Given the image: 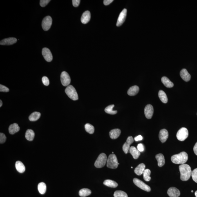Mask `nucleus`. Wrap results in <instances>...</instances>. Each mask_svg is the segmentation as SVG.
<instances>
[{
    "instance_id": "nucleus-1",
    "label": "nucleus",
    "mask_w": 197,
    "mask_h": 197,
    "mask_svg": "<svg viewBox=\"0 0 197 197\" xmlns=\"http://www.w3.org/2000/svg\"><path fill=\"white\" fill-rule=\"evenodd\" d=\"M180 173V179L183 181H186L190 179L191 176V168L186 164H181L179 167Z\"/></svg>"
},
{
    "instance_id": "nucleus-2",
    "label": "nucleus",
    "mask_w": 197,
    "mask_h": 197,
    "mask_svg": "<svg viewBox=\"0 0 197 197\" xmlns=\"http://www.w3.org/2000/svg\"><path fill=\"white\" fill-rule=\"evenodd\" d=\"M171 159L172 163L175 164H184L188 159V154L185 152H181L178 154L172 156Z\"/></svg>"
},
{
    "instance_id": "nucleus-3",
    "label": "nucleus",
    "mask_w": 197,
    "mask_h": 197,
    "mask_svg": "<svg viewBox=\"0 0 197 197\" xmlns=\"http://www.w3.org/2000/svg\"><path fill=\"white\" fill-rule=\"evenodd\" d=\"M118 163L116 156L114 154H110L107 158V166L110 169H116L118 167Z\"/></svg>"
},
{
    "instance_id": "nucleus-4",
    "label": "nucleus",
    "mask_w": 197,
    "mask_h": 197,
    "mask_svg": "<svg viewBox=\"0 0 197 197\" xmlns=\"http://www.w3.org/2000/svg\"><path fill=\"white\" fill-rule=\"evenodd\" d=\"M65 92L70 99L73 100H78V94L75 88L72 86H67L65 90Z\"/></svg>"
},
{
    "instance_id": "nucleus-5",
    "label": "nucleus",
    "mask_w": 197,
    "mask_h": 197,
    "mask_svg": "<svg viewBox=\"0 0 197 197\" xmlns=\"http://www.w3.org/2000/svg\"><path fill=\"white\" fill-rule=\"evenodd\" d=\"M107 157L106 154L102 153L99 155L95 163V166L97 168H101L104 167L107 162Z\"/></svg>"
},
{
    "instance_id": "nucleus-6",
    "label": "nucleus",
    "mask_w": 197,
    "mask_h": 197,
    "mask_svg": "<svg viewBox=\"0 0 197 197\" xmlns=\"http://www.w3.org/2000/svg\"><path fill=\"white\" fill-rule=\"evenodd\" d=\"M188 136V131L187 128L182 127L179 130L176 135L177 139L179 141H183L187 138Z\"/></svg>"
},
{
    "instance_id": "nucleus-7",
    "label": "nucleus",
    "mask_w": 197,
    "mask_h": 197,
    "mask_svg": "<svg viewBox=\"0 0 197 197\" xmlns=\"http://www.w3.org/2000/svg\"><path fill=\"white\" fill-rule=\"evenodd\" d=\"M134 184L137 186L138 187L140 188L142 190H145L146 192H150L151 190V188L146 184L139 180L137 178H134L133 180Z\"/></svg>"
},
{
    "instance_id": "nucleus-8",
    "label": "nucleus",
    "mask_w": 197,
    "mask_h": 197,
    "mask_svg": "<svg viewBox=\"0 0 197 197\" xmlns=\"http://www.w3.org/2000/svg\"><path fill=\"white\" fill-rule=\"evenodd\" d=\"M52 22V19L51 16H47L44 18L42 23V28L43 30H48L51 28Z\"/></svg>"
},
{
    "instance_id": "nucleus-9",
    "label": "nucleus",
    "mask_w": 197,
    "mask_h": 197,
    "mask_svg": "<svg viewBox=\"0 0 197 197\" xmlns=\"http://www.w3.org/2000/svg\"><path fill=\"white\" fill-rule=\"evenodd\" d=\"M61 81L64 86H68L70 84L71 80L70 76L66 72L63 71L61 73Z\"/></svg>"
},
{
    "instance_id": "nucleus-10",
    "label": "nucleus",
    "mask_w": 197,
    "mask_h": 197,
    "mask_svg": "<svg viewBox=\"0 0 197 197\" xmlns=\"http://www.w3.org/2000/svg\"><path fill=\"white\" fill-rule=\"evenodd\" d=\"M127 9H124L120 14L118 20H117V26H120L124 23L126 17H127Z\"/></svg>"
},
{
    "instance_id": "nucleus-11",
    "label": "nucleus",
    "mask_w": 197,
    "mask_h": 197,
    "mask_svg": "<svg viewBox=\"0 0 197 197\" xmlns=\"http://www.w3.org/2000/svg\"><path fill=\"white\" fill-rule=\"evenodd\" d=\"M144 113L145 117L147 119H151L154 113V109L152 105L149 104L147 105L144 109Z\"/></svg>"
},
{
    "instance_id": "nucleus-12",
    "label": "nucleus",
    "mask_w": 197,
    "mask_h": 197,
    "mask_svg": "<svg viewBox=\"0 0 197 197\" xmlns=\"http://www.w3.org/2000/svg\"><path fill=\"white\" fill-rule=\"evenodd\" d=\"M42 54L46 61L51 62L53 60V56L51 51L48 48L44 47L42 50Z\"/></svg>"
},
{
    "instance_id": "nucleus-13",
    "label": "nucleus",
    "mask_w": 197,
    "mask_h": 197,
    "mask_svg": "<svg viewBox=\"0 0 197 197\" xmlns=\"http://www.w3.org/2000/svg\"><path fill=\"white\" fill-rule=\"evenodd\" d=\"M134 142V139L132 136H128L127 138V142L123 144V150L125 154H127L130 148V145Z\"/></svg>"
},
{
    "instance_id": "nucleus-14",
    "label": "nucleus",
    "mask_w": 197,
    "mask_h": 197,
    "mask_svg": "<svg viewBox=\"0 0 197 197\" xmlns=\"http://www.w3.org/2000/svg\"><path fill=\"white\" fill-rule=\"evenodd\" d=\"M17 40L16 38L10 37L3 40L1 41L0 44L2 45H10L16 43Z\"/></svg>"
},
{
    "instance_id": "nucleus-15",
    "label": "nucleus",
    "mask_w": 197,
    "mask_h": 197,
    "mask_svg": "<svg viewBox=\"0 0 197 197\" xmlns=\"http://www.w3.org/2000/svg\"><path fill=\"white\" fill-rule=\"evenodd\" d=\"M167 193L170 197H179L180 195V190L174 187L170 188L167 191Z\"/></svg>"
},
{
    "instance_id": "nucleus-16",
    "label": "nucleus",
    "mask_w": 197,
    "mask_h": 197,
    "mask_svg": "<svg viewBox=\"0 0 197 197\" xmlns=\"http://www.w3.org/2000/svg\"><path fill=\"white\" fill-rule=\"evenodd\" d=\"M169 136L168 131L165 129L161 130L159 131V140L162 143L165 142Z\"/></svg>"
},
{
    "instance_id": "nucleus-17",
    "label": "nucleus",
    "mask_w": 197,
    "mask_h": 197,
    "mask_svg": "<svg viewBox=\"0 0 197 197\" xmlns=\"http://www.w3.org/2000/svg\"><path fill=\"white\" fill-rule=\"evenodd\" d=\"M180 75L182 79L185 82H189L191 78V76L188 71L185 69H183L180 72Z\"/></svg>"
},
{
    "instance_id": "nucleus-18",
    "label": "nucleus",
    "mask_w": 197,
    "mask_h": 197,
    "mask_svg": "<svg viewBox=\"0 0 197 197\" xmlns=\"http://www.w3.org/2000/svg\"><path fill=\"white\" fill-rule=\"evenodd\" d=\"M91 19V13L89 11H85L82 14L81 18V22L83 24H86L90 21Z\"/></svg>"
},
{
    "instance_id": "nucleus-19",
    "label": "nucleus",
    "mask_w": 197,
    "mask_h": 197,
    "mask_svg": "<svg viewBox=\"0 0 197 197\" xmlns=\"http://www.w3.org/2000/svg\"><path fill=\"white\" fill-rule=\"evenodd\" d=\"M145 164L143 163H141L139 164L136 168L135 169L134 172L136 175L140 176L143 173L145 169Z\"/></svg>"
},
{
    "instance_id": "nucleus-20",
    "label": "nucleus",
    "mask_w": 197,
    "mask_h": 197,
    "mask_svg": "<svg viewBox=\"0 0 197 197\" xmlns=\"http://www.w3.org/2000/svg\"><path fill=\"white\" fill-rule=\"evenodd\" d=\"M130 153L132 155L134 159H137L140 156L141 153L134 146H131L129 149Z\"/></svg>"
},
{
    "instance_id": "nucleus-21",
    "label": "nucleus",
    "mask_w": 197,
    "mask_h": 197,
    "mask_svg": "<svg viewBox=\"0 0 197 197\" xmlns=\"http://www.w3.org/2000/svg\"><path fill=\"white\" fill-rule=\"evenodd\" d=\"M20 127L17 123H14L10 125L9 128V132L11 134H14L19 131Z\"/></svg>"
},
{
    "instance_id": "nucleus-22",
    "label": "nucleus",
    "mask_w": 197,
    "mask_h": 197,
    "mask_svg": "<svg viewBox=\"0 0 197 197\" xmlns=\"http://www.w3.org/2000/svg\"><path fill=\"white\" fill-rule=\"evenodd\" d=\"M121 133V130L118 128L111 130L109 132V135L112 139H116L119 137Z\"/></svg>"
},
{
    "instance_id": "nucleus-23",
    "label": "nucleus",
    "mask_w": 197,
    "mask_h": 197,
    "mask_svg": "<svg viewBox=\"0 0 197 197\" xmlns=\"http://www.w3.org/2000/svg\"><path fill=\"white\" fill-rule=\"evenodd\" d=\"M140 88L138 86H134L131 87L127 91V94L129 96H133L137 94L139 92Z\"/></svg>"
},
{
    "instance_id": "nucleus-24",
    "label": "nucleus",
    "mask_w": 197,
    "mask_h": 197,
    "mask_svg": "<svg viewBox=\"0 0 197 197\" xmlns=\"http://www.w3.org/2000/svg\"><path fill=\"white\" fill-rule=\"evenodd\" d=\"M155 158L158 161V166L159 167H163L165 163V159L164 156L162 154H158L155 155Z\"/></svg>"
},
{
    "instance_id": "nucleus-25",
    "label": "nucleus",
    "mask_w": 197,
    "mask_h": 197,
    "mask_svg": "<svg viewBox=\"0 0 197 197\" xmlns=\"http://www.w3.org/2000/svg\"><path fill=\"white\" fill-rule=\"evenodd\" d=\"M15 166L16 170L19 173H23L25 171V166L23 163L20 161H17L15 163Z\"/></svg>"
},
{
    "instance_id": "nucleus-26",
    "label": "nucleus",
    "mask_w": 197,
    "mask_h": 197,
    "mask_svg": "<svg viewBox=\"0 0 197 197\" xmlns=\"http://www.w3.org/2000/svg\"><path fill=\"white\" fill-rule=\"evenodd\" d=\"M162 83L164 84L166 87L167 88H172L173 87L174 84L172 82H171L170 80L167 77L164 76L161 78Z\"/></svg>"
},
{
    "instance_id": "nucleus-27",
    "label": "nucleus",
    "mask_w": 197,
    "mask_h": 197,
    "mask_svg": "<svg viewBox=\"0 0 197 197\" xmlns=\"http://www.w3.org/2000/svg\"><path fill=\"white\" fill-rule=\"evenodd\" d=\"M34 136L35 133L33 130H27L25 134V138L27 140L29 141H32L34 140Z\"/></svg>"
},
{
    "instance_id": "nucleus-28",
    "label": "nucleus",
    "mask_w": 197,
    "mask_h": 197,
    "mask_svg": "<svg viewBox=\"0 0 197 197\" xmlns=\"http://www.w3.org/2000/svg\"><path fill=\"white\" fill-rule=\"evenodd\" d=\"M158 96L162 102L167 103L168 102V99L165 93L163 90H160L158 92Z\"/></svg>"
},
{
    "instance_id": "nucleus-29",
    "label": "nucleus",
    "mask_w": 197,
    "mask_h": 197,
    "mask_svg": "<svg viewBox=\"0 0 197 197\" xmlns=\"http://www.w3.org/2000/svg\"><path fill=\"white\" fill-rule=\"evenodd\" d=\"M41 113L39 112H33L29 116V120L31 121H36L39 119L41 117Z\"/></svg>"
},
{
    "instance_id": "nucleus-30",
    "label": "nucleus",
    "mask_w": 197,
    "mask_h": 197,
    "mask_svg": "<svg viewBox=\"0 0 197 197\" xmlns=\"http://www.w3.org/2000/svg\"><path fill=\"white\" fill-rule=\"evenodd\" d=\"M103 184L111 188H116L118 185L117 182L111 180H105L104 181Z\"/></svg>"
},
{
    "instance_id": "nucleus-31",
    "label": "nucleus",
    "mask_w": 197,
    "mask_h": 197,
    "mask_svg": "<svg viewBox=\"0 0 197 197\" xmlns=\"http://www.w3.org/2000/svg\"><path fill=\"white\" fill-rule=\"evenodd\" d=\"M91 190L87 188H83L81 189L79 191V195L80 196L82 197H85L90 195L91 194Z\"/></svg>"
},
{
    "instance_id": "nucleus-32",
    "label": "nucleus",
    "mask_w": 197,
    "mask_h": 197,
    "mask_svg": "<svg viewBox=\"0 0 197 197\" xmlns=\"http://www.w3.org/2000/svg\"><path fill=\"white\" fill-rule=\"evenodd\" d=\"M38 190L40 194H44L46 192V184L43 182H41L38 184Z\"/></svg>"
},
{
    "instance_id": "nucleus-33",
    "label": "nucleus",
    "mask_w": 197,
    "mask_h": 197,
    "mask_svg": "<svg viewBox=\"0 0 197 197\" xmlns=\"http://www.w3.org/2000/svg\"><path fill=\"white\" fill-rule=\"evenodd\" d=\"M114 105H112L107 107L105 109V113L109 114L114 115L117 114V111L113 110V109L114 107Z\"/></svg>"
},
{
    "instance_id": "nucleus-34",
    "label": "nucleus",
    "mask_w": 197,
    "mask_h": 197,
    "mask_svg": "<svg viewBox=\"0 0 197 197\" xmlns=\"http://www.w3.org/2000/svg\"><path fill=\"white\" fill-rule=\"evenodd\" d=\"M151 174V171L150 169H145L143 173V177L144 180L146 181H149L151 180V177L150 175Z\"/></svg>"
},
{
    "instance_id": "nucleus-35",
    "label": "nucleus",
    "mask_w": 197,
    "mask_h": 197,
    "mask_svg": "<svg viewBox=\"0 0 197 197\" xmlns=\"http://www.w3.org/2000/svg\"><path fill=\"white\" fill-rule=\"evenodd\" d=\"M86 131L90 134H92L94 132L95 128L90 123H87L85 125Z\"/></svg>"
},
{
    "instance_id": "nucleus-36",
    "label": "nucleus",
    "mask_w": 197,
    "mask_h": 197,
    "mask_svg": "<svg viewBox=\"0 0 197 197\" xmlns=\"http://www.w3.org/2000/svg\"><path fill=\"white\" fill-rule=\"evenodd\" d=\"M114 196V197H128L127 193L122 190H117L115 192Z\"/></svg>"
},
{
    "instance_id": "nucleus-37",
    "label": "nucleus",
    "mask_w": 197,
    "mask_h": 197,
    "mask_svg": "<svg viewBox=\"0 0 197 197\" xmlns=\"http://www.w3.org/2000/svg\"><path fill=\"white\" fill-rule=\"evenodd\" d=\"M192 177L195 182L197 183V168L195 169L192 172Z\"/></svg>"
},
{
    "instance_id": "nucleus-38",
    "label": "nucleus",
    "mask_w": 197,
    "mask_h": 197,
    "mask_svg": "<svg viewBox=\"0 0 197 197\" xmlns=\"http://www.w3.org/2000/svg\"><path fill=\"white\" fill-rule=\"evenodd\" d=\"M6 137L4 134L0 133V143L3 144L6 142Z\"/></svg>"
},
{
    "instance_id": "nucleus-39",
    "label": "nucleus",
    "mask_w": 197,
    "mask_h": 197,
    "mask_svg": "<svg viewBox=\"0 0 197 197\" xmlns=\"http://www.w3.org/2000/svg\"><path fill=\"white\" fill-rule=\"evenodd\" d=\"M42 83L45 86H48L49 84V81L47 77L43 76L42 77Z\"/></svg>"
},
{
    "instance_id": "nucleus-40",
    "label": "nucleus",
    "mask_w": 197,
    "mask_h": 197,
    "mask_svg": "<svg viewBox=\"0 0 197 197\" xmlns=\"http://www.w3.org/2000/svg\"><path fill=\"white\" fill-rule=\"evenodd\" d=\"M51 1L50 0H41L40 5L42 7H44Z\"/></svg>"
},
{
    "instance_id": "nucleus-41",
    "label": "nucleus",
    "mask_w": 197,
    "mask_h": 197,
    "mask_svg": "<svg viewBox=\"0 0 197 197\" xmlns=\"http://www.w3.org/2000/svg\"><path fill=\"white\" fill-rule=\"evenodd\" d=\"M9 91V89L7 87L2 84L0 85V91L1 92H8Z\"/></svg>"
},
{
    "instance_id": "nucleus-42",
    "label": "nucleus",
    "mask_w": 197,
    "mask_h": 197,
    "mask_svg": "<svg viewBox=\"0 0 197 197\" xmlns=\"http://www.w3.org/2000/svg\"><path fill=\"white\" fill-rule=\"evenodd\" d=\"M73 6L74 7H78L80 3V0H72V1Z\"/></svg>"
},
{
    "instance_id": "nucleus-43",
    "label": "nucleus",
    "mask_w": 197,
    "mask_h": 197,
    "mask_svg": "<svg viewBox=\"0 0 197 197\" xmlns=\"http://www.w3.org/2000/svg\"><path fill=\"white\" fill-rule=\"evenodd\" d=\"M137 149L140 152H143L144 149L143 145L142 144H139L137 146Z\"/></svg>"
},
{
    "instance_id": "nucleus-44",
    "label": "nucleus",
    "mask_w": 197,
    "mask_h": 197,
    "mask_svg": "<svg viewBox=\"0 0 197 197\" xmlns=\"http://www.w3.org/2000/svg\"><path fill=\"white\" fill-rule=\"evenodd\" d=\"M113 1H114L113 0H105L103 1L104 4L105 5V6H107V5L111 3Z\"/></svg>"
},
{
    "instance_id": "nucleus-45",
    "label": "nucleus",
    "mask_w": 197,
    "mask_h": 197,
    "mask_svg": "<svg viewBox=\"0 0 197 197\" xmlns=\"http://www.w3.org/2000/svg\"><path fill=\"white\" fill-rule=\"evenodd\" d=\"M143 139L142 136H141V135H139V136H136L134 138V140L136 141H141Z\"/></svg>"
},
{
    "instance_id": "nucleus-46",
    "label": "nucleus",
    "mask_w": 197,
    "mask_h": 197,
    "mask_svg": "<svg viewBox=\"0 0 197 197\" xmlns=\"http://www.w3.org/2000/svg\"><path fill=\"white\" fill-rule=\"evenodd\" d=\"M194 151L196 155H197V142L196 143L194 147Z\"/></svg>"
},
{
    "instance_id": "nucleus-47",
    "label": "nucleus",
    "mask_w": 197,
    "mask_h": 197,
    "mask_svg": "<svg viewBox=\"0 0 197 197\" xmlns=\"http://www.w3.org/2000/svg\"><path fill=\"white\" fill-rule=\"evenodd\" d=\"M2 100H0V107H1L2 105Z\"/></svg>"
},
{
    "instance_id": "nucleus-48",
    "label": "nucleus",
    "mask_w": 197,
    "mask_h": 197,
    "mask_svg": "<svg viewBox=\"0 0 197 197\" xmlns=\"http://www.w3.org/2000/svg\"><path fill=\"white\" fill-rule=\"evenodd\" d=\"M195 194L196 197H197V190L195 192Z\"/></svg>"
},
{
    "instance_id": "nucleus-49",
    "label": "nucleus",
    "mask_w": 197,
    "mask_h": 197,
    "mask_svg": "<svg viewBox=\"0 0 197 197\" xmlns=\"http://www.w3.org/2000/svg\"><path fill=\"white\" fill-rule=\"evenodd\" d=\"M191 192H194V191H193V190H191Z\"/></svg>"
}]
</instances>
